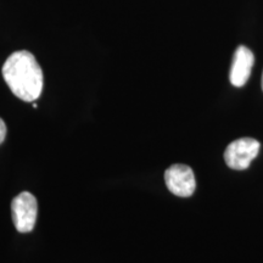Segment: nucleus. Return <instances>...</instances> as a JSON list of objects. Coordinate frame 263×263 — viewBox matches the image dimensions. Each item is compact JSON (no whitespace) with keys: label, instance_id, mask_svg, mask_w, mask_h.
I'll list each match as a JSON object with an SVG mask.
<instances>
[{"label":"nucleus","instance_id":"nucleus-4","mask_svg":"<svg viewBox=\"0 0 263 263\" xmlns=\"http://www.w3.org/2000/svg\"><path fill=\"white\" fill-rule=\"evenodd\" d=\"M164 182L168 190L180 197L192 196L196 188L193 170L186 164H173L164 172Z\"/></svg>","mask_w":263,"mask_h":263},{"label":"nucleus","instance_id":"nucleus-2","mask_svg":"<svg viewBox=\"0 0 263 263\" xmlns=\"http://www.w3.org/2000/svg\"><path fill=\"white\" fill-rule=\"evenodd\" d=\"M12 221L20 233H29L37 221L38 203L31 193L24 192L14 197L11 202Z\"/></svg>","mask_w":263,"mask_h":263},{"label":"nucleus","instance_id":"nucleus-7","mask_svg":"<svg viewBox=\"0 0 263 263\" xmlns=\"http://www.w3.org/2000/svg\"><path fill=\"white\" fill-rule=\"evenodd\" d=\"M262 89H263V74H262Z\"/></svg>","mask_w":263,"mask_h":263},{"label":"nucleus","instance_id":"nucleus-5","mask_svg":"<svg viewBox=\"0 0 263 263\" xmlns=\"http://www.w3.org/2000/svg\"><path fill=\"white\" fill-rule=\"evenodd\" d=\"M255 57L249 48L240 45L234 52L232 68H230L229 80L234 87H242L249 81L254 67Z\"/></svg>","mask_w":263,"mask_h":263},{"label":"nucleus","instance_id":"nucleus-3","mask_svg":"<svg viewBox=\"0 0 263 263\" xmlns=\"http://www.w3.org/2000/svg\"><path fill=\"white\" fill-rule=\"evenodd\" d=\"M261 144L254 138H240L229 144L224 153V160L233 170H246L258 155Z\"/></svg>","mask_w":263,"mask_h":263},{"label":"nucleus","instance_id":"nucleus-6","mask_svg":"<svg viewBox=\"0 0 263 263\" xmlns=\"http://www.w3.org/2000/svg\"><path fill=\"white\" fill-rule=\"evenodd\" d=\"M6 133H8V129H6V124L4 121L0 118V144L4 143L5 138H6Z\"/></svg>","mask_w":263,"mask_h":263},{"label":"nucleus","instance_id":"nucleus-1","mask_svg":"<svg viewBox=\"0 0 263 263\" xmlns=\"http://www.w3.org/2000/svg\"><path fill=\"white\" fill-rule=\"evenodd\" d=\"M3 77L12 94L24 101L37 100L43 90V71L29 51H15L3 66Z\"/></svg>","mask_w":263,"mask_h":263}]
</instances>
